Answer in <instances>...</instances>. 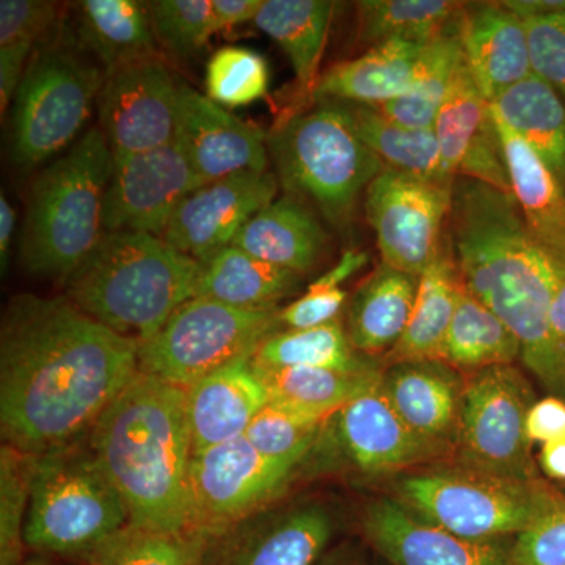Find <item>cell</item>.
Instances as JSON below:
<instances>
[{"label":"cell","mask_w":565,"mask_h":565,"mask_svg":"<svg viewBox=\"0 0 565 565\" xmlns=\"http://www.w3.org/2000/svg\"><path fill=\"white\" fill-rule=\"evenodd\" d=\"M140 343L66 297L18 294L0 330V427L7 445L44 455L92 433L140 371Z\"/></svg>","instance_id":"6da1fadb"},{"label":"cell","mask_w":565,"mask_h":565,"mask_svg":"<svg viewBox=\"0 0 565 565\" xmlns=\"http://www.w3.org/2000/svg\"><path fill=\"white\" fill-rule=\"evenodd\" d=\"M446 239L463 288L512 330L523 364L565 401V348L550 319L565 267L537 243L515 196L456 178Z\"/></svg>","instance_id":"7a4b0ae2"},{"label":"cell","mask_w":565,"mask_h":565,"mask_svg":"<svg viewBox=\"0 0 565 565\" xmlns=\"http://www.w3.org/2000/svg\"><path fill=\"white\" fill-rule=\"evenodd\" d=\"M88 438L128 505L129 525L189 535L193 445L185 388L139 371Z\"/></svg>","instance_id":"3957f363"},{"label":"cell","mask_w":565,"mask_h":565,"mask_svg":"<svg viewBox=\"0 0 565 565\" xmlns=\"http://www.w3.org/2000/svg\"><path fill=\"white\" fill-rule=\"evenodd\" d=\"M199 262L161 236L106 233L63 281L65 297L85 315L139 343L195 297Z\"/></svg>","instance_id":"277c9868"},{"label":"cell","mask_w":565,"mask_h":565,"mask_svg":"<svg viewBox=\"0 0 565 565\" xmlns=\"http://www.w3.org/2000/svg\"><path fill=\"white\" fill-rule=\"evenodd\" d=\"M114 154L102 129L85 132L41 170L28 196L21 258L29 273L65 281L103 239Z\"/></svg>","instance_id":"5b68a950"},{"label":"cell","mask_w":565,"mask_h":565,"mask_svg":"<svg viewBox=\"0 0 565 565\" xmlns=\"http://www.w3.org/2000/svg\"><path fill=\"white\" fill-rule=\"evenodd\" d=\"M311 103L274 126L267 150L286 193L313 203L330 225L344 228L385 163L360 139L343 102Z\"/></svg>","instance_id":"8992f818"},{"label":"cell","mask_w":565,"mask_h":565,"mask_svg":"<svg viewBox=\"0 0 565 565\" xmlns=\"http://www.w3.org/2000/svg\"><path fill=\"white\" fill-rule=\"evenodd\" d=\"M88 435L36 455L24 527L29 548L84 557L131 523Z\"/></svg>","instance_id":"52a82bcc"},{"label":"cell","mask_w":565,"mask_h":565,"mask_svg":"<svg viewBox=\"0 0 565 565\" xmlns=\"http://www.w3.org/2000/svg\"><path fill=\"white\" fill-rule=\"evenodd\" d=\"M399 501L419 519L471 541L515 537L564 500L541 479L473 468H429L397 482Z\"/></svg>","instance_id":"ba28073f"},{"label":"cell","mask_w":565,"mask_h":565,"mask_svg":"<svg viewBox=\"0 0 565 565\" xmlns=\"http://www.w3.org/2000/svg\"><path fill=\"white\" fill-rule=\"evenodd\" d=\"M74 43L46 44L33 52L11 115V158L22 172L65 150L84 128L106 71L82 57Z\"/></svg>","instance_id":"9c48e42d"},{"label":"cell","mask_w":565,"mask_h":565,"mask_svg":"<svg viewBox=\"0 0 565 565\" xmlns=\"http://www.w3.org/2000/svg\"><path fill=\"white\" fill-rule=\"evenodd\" d=\"M280 323L278 310H243L193 297L150 341L140 344V371L189 388L222 367L255 355Z\"/></svg>","instance_id":"30bf717a"},{"label":"cell","mask_w":565,"mask_h":565,"mask_svg":"<svg viewBox=\"0 0 565 565\" xmlns=\"http://www.w3.org/2000/svg\"><path fill=\"white\" fill-rule=\"evenodd\" d=\"M535 403L514 364L487 367L463 381L457 418L456 465L515 479H539L526 418Z\"/></svg>","instance_id":"8fae6325"},{"label":"cell","mask_w":565,"mask_h":565,"mask_svg":"<svg viewBox=\"0 0 565 565\" xmlns=\"http://www.w3.org/2000/svg\"><path fill=\"white\" fill-rule=\"evenodd\" d=\"M303 459H273L245 437L193 452L189 535L203 541L232 530L277 498Z\"/></svg>","instance_id":"7c38bea8"},{"label":"cell","mask_w":565,"mask_h":565,"mask_svg":"<svg viewBox=\"0 0 565 565\" xmlns=\"http://www.w3.org/2000/svg\"><path fill=\"white\" fill-rule=\"evenodd\" d=\"M452 182L427 180L390 167L377 174L364 193V210L382 263L422 277L445 247Z\"/></svg>","instance_id":"4fadbf2b"},{"label":"cell","mask_w":565,"mask_h":565,"mask_svg":"<svg viewBox=\"0 0 565 565\" xmlns=\"http://www.w3.org/2000/svg\"><path fill=\"white\" fill-rule=\"evenodd\" d=\"M203 184L174 140L154 150L114 158L103 203L104 233L162 236L182 200Z\"/></svg>","instance_id":"5bb4252c"},{"label":"cell","mask_w":565,"mask_h":565,"mask_svg":"<svg viewBox=\"0 0 565 565\" xmlns=\"http://www.w3.org/2000/svg\"><path fill=\"white\" fill-rule=\"evenodd\" d=\"M177 102L178 82L159 55L107 73L96 106L114 158L172 143Z\"/></svg>","instance_id":"9a60e30c"},{"label":"cell","mask_w":565,"mask_h":565,"mask_svg":"<svg viewBox=\"0 0 565 565\" xmlns=\"http://www.w3.org/2000/svg\"><path fill=\"white\" fill-rule=\"evenodd\" d=\"M275 173L241 172L206 182L189 193L162 239L196 262L233 244L245 223L275 200Z\"/></svg>","instance_id":"2e32d148"},{"label":"cell","mask_w":565,"mask_h":565,"mask_svg":"<svg viewBox=\"0 0 565 565\" xmlns=\"http://www.w3.org/2000/svg\"><path fill=\"white\" fill-rule=\"evenodd\" d=\"M174 141L206 182L241 172H267V134L178 82Z\"/></svg>","instance_id":"e0dca14e"},{"label":"cell","mask_w":565,"mask_h":565,"mask_svg":"<svg viewBox=\"0 0 565 565\" xmlns=\"http://www.w3.org/2000/svg\"><path fill=\"white\" fill-rule=\"evenodd\" d=\"M327 429L332 430L334 444L348 462L370 476L419 467L449 451L419 437L403 422L382 381L338 411Z\"/></svg>","instance_id":"ac0fdd59"},{"label":"cell","mask_w":565,"mask_h":565,"mask_svg":"<svg viewBox=\"0 0 565 565\" xmlns=\"http://www.w3.org/2000/svg\"><path fill=\"white\" fill-rule=\"evenodd\" d=\"M332 535V515L319 504L256 514L203 541L199 565H315Z\"/></svg>","instance_id":"d6986e66"},{"label":"cell","mask_w":565,"mask_h":565,"mask_svg":"<svg viewBox=\"0 0 565 565\" xmlns=\"http://www.w3.org/2000/svg\"><path fill=\"white\" fill-rule=\"evenodd\" d=\"M434 132L440 148L441 167L449 181L470 178L512 193L492 104L479 90L465 57L435 121Z\"/></svg>","instance_id":"ffe728a7"},{"label":"cell","mask_w":565,"mask_h":565,"mask_svg":"<svg viewBox=\"0 0 565 565\" xmlns=\"http://www.w3.org/2000/svg\"><path fill=\"white\" fill-rule=\"evenodd\" d=\"M364 533L393 565H509L512 541H471L415 515L399 500L367 505Z\"/></svg>","instance_id":"44dd1931"},{"label":"cell","mask_w":565,"mask_h":565,"mask_svg":"<svg viewBox=\"0 0 565 565\" xmlns=\"http://www.w3.org/2000/svg\"><path fill=\"white\" fill-rule=\"evenodd\" d=\"M459 35L465 62L487 102L533 74L525 22L503 2L463 3Z\"/></svg>","instance_id":"7402d4cb"},{"label":"cell","mask_w":565,"mask_h":565,"mask_svg":"<svg viewBox=\"0 0 565 565\" xmlns=\"http://www.w3.org/2000/svg\"><path fill=\"white\" fill-rule=\"evenodd\" d=\"M188 416L193 452L244 437L253 418L270 403L252 367V356L237 360L189 388Z\"/></svg>","instance_id":"603a6c76"},{"label":"cell","mask_w":565,"mask_h":565,"mask_svg":"<svg viewBox=\"0 0 565 565\" xmlns=\"http://www.w3.org/2000/svg\"><path fill=\"white\" fill-rule=\"evenodd\" d=\"M382 388L415 434L452 451L463 388L456 370L444 362L390 364Z\"/></svg>","instance_id":"cb8c5ba5"},{"label":"cell","mask_w":565,"mask_h":565,"mask_svg":"<svg viewBox=\"0 0 565 565\" xmlns=\"http://www.w3.org/2000/svg\"><path fill=\"white\" fill-rule=\"evenodd\" d=\"M426 44L386 41L352 61L334 63L319 77L310 102L337 99L364 106L393 102L414 87Z\"/></svg>","instance_id":"d4e9b609"},{"label":"cell","mask_w":565,"mask_h":565,"mask_svg":"<svg viewBox=\"0 0 565 565\" xmlns=\"http://www.w3.org/2000/svg\"><path fill=\"white\" fill-rule=\"evenodd\" d=\"M512 193L530 232L565 267V189L555 174L493 110Z\"/></svg>","instance_id":"484cf974"},{"label":"cell","mask_w":565,"mask_h":565,"mask_svg":"<svg viewBox=\"0 0 565 565\" xmlns=\"http://www.w3.org/2000/svg\"><path fill=\"white\" fill-rule=\"evenodd\" d=\"M329 237L307 204L292 195L275 199L245 223L234 237V247L263 262L308 273L313 269Z\"/></svg>","instance_id":"4316f807"},{"label":"cell","mask_w":565,"mask_h":565,"mask_svg":"<svg viewBox=\"0 0 565 565\" xmlns=\"http://www.w3.org/2000/svg\"><path fill=\"white\" fill-rule=\"evenodd\" d=\"M300 281L302 274L228 245L199 259L195 297L243 310H277L278 302L299 291Z\"/></svg>","instance_id":"83f0119b"},{"label":"cell","mask_w":565,"mask_h":565,"mask_svg":"<svg viewBox=\"0 0 565 565\" xmlns=\"http://www.w3.org/2000/svg\"><path fill=\"white\" fill-rule=\"evenodd\" d=\"M74 40L107 73L158 55L147 3L84 0L74 3Z\"/></svg>","instance_id":"f1b7e54d"},{"label":"cell","mask_w":565,"mask_h":565,"mask_svg":"<svg viewBox=\"0 0 565 565\" xmlns=\"http://www.w3.org/2000/svg\"><path fill=\"white\" fill-rule=\"evenodd\" d=\"M419 277L381 263L353 294L348 334L360 353L392 351L403 337L418 291Z\"/></svg>","instance_id":"f546056e"},{"label":"cell","mask_w":565,"mask_h":565,"mask_svg":"<svg viewBox=\"0 0 565 565\" xmlns=\"http://www.w3.org/2000/svg\"><path fill=\"white\" fill-rule=\"evenodd\" d=\"M460 286L459 270L446 239L440 255L419 277L411 319L403 337L386 355V363L440 362Z\"/></svg>","instance_id":"4dcf8cb0"},{"label":"cell","mask_w":565,"mask_h":565,"mask_svg":"<svg viewBox=\"0 0 565 565\" xmlns=\"http://www.w3.org/2000/svg\"><path fill=\"white\" fill-rule=\"evenodd\" d=\"M337 3L332 0H264L255 25L281 47L291 62L300 92L311 99Z\"/></svg>","instance_id":"1f68e13d"},{"label":"cell","mask_w":565,"mask_h":565,"mask_svg":"<svg viewBox=\"0 0 565 565\" xmlns=\"http://www.w3.org/2000/svg\"><path fill=\"white\" fill-rule=\"evenodd\" d=\"M490 104L565 189V103L555 88L531 74Z\"/></svg>","instance_id":"d6a6232c"},{"label":"cell","mask_w":565,"mask_h":565,"mask_svg":"<svg viewBox=\"0 0 565 565\" xmlns=\"http://www.w3.org/2000/svg\"><path fill=\"white\" fill-rule=\"evenodd\" d=\"M253 371L269 393L270 403L311 414L333 416L382 381L384 371L323 370V367H266L252 362Z\"/></svg>","instance_id":"836d02e7"},{"label":"cell","mask_w":565,"mask_h":565,"mask_svg":"<svg viewBox=\"0 0 565 565\" xmlns=\"http://www.w3.org/2000/svg\"><path fill=\"white\" fill-rule=\"evenodd\" d=\"M522 356L519 338L473 294L460 286L440 362L456 371L505 366Z\"/></svg>","instance_id":"e575fe53"},{"label":"cell","mask_w":565,"mask_h":565,"mask_svg":"<svg viewBox=\"0 0 565 565\" xmlns=\"http://www.w3.org/2000/svg\"><path fill=\"white\" fill-rule=\"evenodd\" d=\"M344 104L360 139L385 167L451 184L441 167L440 148L434 129L407 128L386 117L375 106Z\"/></svg>","instance_id":"d590c367"},{"label":"cell","mask_w":565,"mask_h":565,"mask_svg":"<svg viewBox=\"0 0 565 565\" xmlns=\"http://www.w3.org/2000/svg\"><path fill=\"white\" fill-rule=\"evenodd\" d=\"M462 62L463 50L457 17L455 24L444 35L424 46L414 87L399 98L375 107L407 128L434 129Z\"/></svg>","instance_id":"8d00e7d4"},{"label":"cell","mask_w":565,"mask_h":565,"mask_svg":"<svg viewBox=\"0 0 565 565\" xmlns=\"http://www.w3.org/2000/svg\"><path fill=\"white\" fill-rule=\"evenodd\" d=\"M462 6L451 0H362L356 3V36L370 47L386 41L426 44L455 24Z\"/></svg>","instance_id":"74e56055"},{"label":"cell","mask_w":565,"mask_h":565,"mask_svg":"<svg viewBox=\"0 0 565 565\" xmlns=\"http://www.w3.org/2000/svg\"><path fill=\"white\" fill-rule=\"evenodd\" d=\"M252 362L266 367H323L338 371L377 367L353 348L340 319L311 329H288L274 333L259 345Z\"/></svg>","instance_id":"f35d334b"},{"label":"cell","mask_w":565,"mask_h":565,"mask_svg":"<svg viewBox=\"0 0 565 565\" xmlns=\"http://www.w3.org/2000/svg\"><path fill=\"white\" fill-rule=\"evenodd\" d=\"M57 20V3L44 0L0 2V107L13 102L33 47Z\"/></svg>","instance_id":"ab89813d"},{"label":"cell","mask_w":565,"mask_h":565,"mask_svg":"<svg viewBox=\"0 0 565 565\" xmlns=\"http://www.w3.org/2000/svg\"><path fill=\"white\" fill-rule=\"evenodd\" d=\"M203 539L128 525L84 556L87 565H199Z\"/></svg>","instance_id":"60d3db41"},{"label":"cell","mask_w":565,"mask_h":565,"mask_svg":"<svg viewBox=\"0 0 565 565\" xmlns=\"http://www.w3.org/2000/svg\"><path fill=\"white\" fill-rule=\"evenodd\" d=\"M332 416L269 403L253 418L244 437L273 459H307Z\"/></svg>","instance_id":"b9f144b4"},{"label":"cell","mask_w":565,"mask_h":565,"mask_svg":"<svg viewBox=\"0 0 565 565\" xmlns=\"http://www.w3.org/2000/svg\"><path fill=\"white\" fill-rule=\"evenodd\" d=\"M36 455L0 449V565H20Z\"/></svg>","instance_id":"7bdbcfd3"},{"label":"cell","mask_w":565,"mask_h":565,"mask_svg":"<svg viewBox=\"0 0 565 565\" xmlns=\"http://www.w3.org/2000/svg\"><path fill=\"white\" fill-rule=\"evenodd\" d=\"M207 98L222 107H244L269 90V63L258 52L243 46L221 47L206 65Z\"/></svg>","instance_id":"ee69618b"},{"label":"cell","mask_w":565,"mask_h":565,"mask_svg":"<svg viewBox=\"0 0 565 565\" xmlns=\"http://www.w3.org/2000/svg\"><path fill=\"white\" fill-rule=\"evenodd\" d=\"M156 40L181 58L202 52L214 35L212 0H152L147 2Z\"/></svg>","instance_id":"f6af8a7d"},{"label":"cell","mask_w":565,"mask_h":565,"mask_svg":"<svg viewBox=\"0 0 565 565\" xmlns=\"http://www.w3.org/2000/svg\"><path fill=\"white\" fill-rule=\"evenodd\" d=\"M530 46L531 71L565 103V11L523 21Z\"/></svg>","instance_id":"bcb514c9"},{"label":"cell","mask_w":565,"mask_h":565,"mask_svg":"<svg viewBox=\"0 0 565 565\" xmlns=\"http://www.w3.org/2000/svg\"><path fill=\"white\" fill-rule=\"evenodd\" d=\"M509 565H565V498L515 535Z\"/></svg>","instance_id":"7dc6e473"},{"label":"cell","mask_w":565,"mask_h":565,"mask_svg":"<svg viewBox=\"0 0 565 565\" xmlns=\"http://www.w3.org/2000/svg\"><path fill=\"white\" fill-rule=\"evenodd\" d=\"M332 274H323L308 286L307 294L280 311V321L288 329H311L337 321L348 292Z\"/></svg>","instance_id":"c3c4849f"},{"label":"cell","mask_w":565,"mask_h":565,"mask_svg":"<svg viewBox=\"0 0 565 565\" xmlns=\"http://www.w3.org/2000/svg\"><path fill=\"white\" fill-rule=\"evenodd\" d=\"M526 433L535 444H546L565 433V401L557 396L535 401L526 418Z\"/></svg>","instance_id":"681fc988"},{"label":"cell","mask_w":565,"mask_h":565,"mask_svg":"<svg viewBox=\"0 0 565 565\" xmlns=\"http://www.w3.org/2000/svg\"><path fill=\"white\" fill-rule=\"evenodd\" d=\"M263 2L264 0H212V20H214L215 32L255 21Z\"/></svg>","instance_id":"f907efd6"},{"label":"cell","mask_w":565,"mask_h":565,"mask_svg":"<svg viewBox=\"0 0 565 565\" xmlns=\"http://www.w3.org/2000/svg\"><path fill=\"white\" fill-rule=\"evenodd\" d=\"M539 465L550 479L565 482V433L542 446Z\"/></svg>","instance_id":"816d5d0a"},{"label":"cell","mask_w":565,"mask_h":565,"mask_svg":"<svg viewBox=\"0 0 565 565\" xmlns=\"http://www.w3.org/2000/svg\"><path fill=\"white\" fill-rule=\"evenodd\" d=\"M503 3L522 21L565 11V0H505Z\"/></svg>","instance_id":"f5cc1de1"},{"label":"cell","mask_w":565,"mask_h":565,"mask_svg":"<svg viewBox=\"0 0 565 565\" xmlns=\"http://www.w3.org/2000/svg\"><path fill=\"white\" fill-rule=\"evenodd\" d=\"M14 225H17V212L11 206L6 193H2L0 195V269H2V274L9 269Z\"/></svg>","instance_id":"db71d44e"},{"label":"cell","mask_w":565,"mask_h":565,"mask_svg":"<svg viewBox=\"0 0 565 565\" xmlns=\"http://www.w3.org/2000/svg\"><path fill=\"white\" fill-rule=\"evenodd\" d=\"M552 329L556 340L565 348V280L561 282L552 305Z\"/></svg>","instance_id":"11a10c76"},{"label":"cell","mask_w":565,"mask_h":565,"mask_svg":"<svg viewBox=\"0 0 565 565\" xmlns=\"http://www.w3.org/2000/svg\"><path fill=\"white\" fill-rule=\"evenodd\" d=\"M319 565H360L356 561L344 555H332L323 559Z\"/></svg>","instance_id":"9f6ffc18"},{"label":"cell","mask_w":565,"mask_h":565,"mask_svg":"<svg viewBox=\"0 0 565 565\" xmlns=\"http://www.w3.org/2000/svg\"><path fill=\"white\" fill-rule=\"evenodd\" d=\"M24 565H51V564L46 563V561H43V559H32V561H29V563H25Z\"/></svg>","instance_id":"6f0895ef"}]
</instances>
